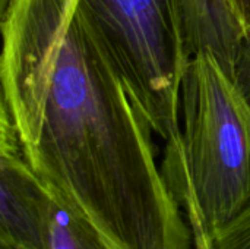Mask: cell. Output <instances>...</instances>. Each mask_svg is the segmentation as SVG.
<instances>
[{
    "label": "cell",
    "instance_id": "obj_10",
    "mask_svg": "<svg viewBox=\"0 0 250 249\" xmlns=\"http://www.w3.org/2000/svg\"><path fill=\"white\" fill-rule=\"evenodd\" d=\"M245 26H246V31L250 32V0H233Z\"/></svg>",
    "mask_w": 250,
    "mask_h": 249
},
{
    "label": "cell",
    "instance_id": "obj_13",
    "mask_svg": "<svg viewBox=\"0 0 250 249\" xmlns=\"http://www.w3.org/2000/svg\"><path fill=\"white\" fill-rule=\"evenodd\" d=\"M70 3H72V7L75 9V7H76V3H78V0H70Z\"/></svg>",
    "mask_w": 250,
    "mask_h": 249
},
{
    "label": "cell",
    "instance_id": "obj_11",
    "mask_svg": "<svg viewBox=\"0 0 250 249\" xmlns=\"http://www.w3.org/2000/svg\"><path fill=\"white\" fill-rule=\"evenodd\" d=\"M9 1H10V0H0V16L4 13V10H6V7H7Z\"/></svg>",
    "mask_w": 250,
    "mask_h": 249
},
{
    "label": "cell",
    "instance_id": "obj_2",
    "mask_svg": "<svg viewBox=\"0 0 250 249\" xmlns=\"http://www.w3.org/2000/svg\"><path fill=\"white\" fill-rule=\"evenodd\" d=\"M161 173L176 201H195L209 232L250 204V104L209 53L189 62L180 131L166 141Z\"/></svg>",
    "mask_w": 250,
    "mask_h": 249
},
{
    "label": "cell",
    "instance_id": "obj_9",
    "mask_svg": "<svg viewBox=\"0 0 250 249\" xmlns=\"http://www.w3.org/2000/svg\"><path fill=\"white\" fill-rule=\"evenodd\" d=\"M233 79L250 104V32H248L237 56Z\"/></svg>",
    "mask_w": 250,
    "mask_h": 249
},
{
    "label": "cell",
    "instance_id": "obj_6",
    "mask_svg": "<svg viewBox=\"0 0 250 249\" xmlns=\"http://www.w3.org/2000/svg\"><path fill=\"white\" fill-rule=\"evenodd\" d=\"M50 249L108 248L82 220L56 200L50 232Z\"/></svg>",
    "mask_w": 250,
    "mask_h": 249
},
{
    "label": "cell",
    "instance_id": "obj_12",
    "mask_svg": "<svg viewBox=\"0 0 250 249\" xmlns=\"http://www.w3.org/2000/svg\"><path fill=\"white\" fill-rule=\"evenodd\" d=\"M0 249H25V248L15 247V245H6V244H0Z\"/></svg>",
    "mask_w": 250,
    "mask_h": 249
},
{
    "label": "cell",
    "instance_id": "obj_1",
    "mask_svg": "<svg viewBox=\"0 0 250 249\" xmlns=\"http://www.w3.org/2000/svg\"><path fill=\"white\" fill-rule=\"evenodd\" d=\"M0 25V106L48 192L108 249H193L152 125L82 12L10 0Z\"/></svg>",
    "mask_w": 250,
    "mask_h": 249
},
{
    "label": "cell",
    "instance_id": "obj_5",
    "mask_svg": "<svg viewBox=\"0 0 250 249\" xmlns=\"http://www.w3.org/2000/svg\"><path fill=\"white\" fill-rule=\"evenodd\" d=\"M182 6L190 56L209 53L233 76L248 35L233 0H182Z\"/></svg>",
    "mask_w": 250,
    "mask_h": 249
},
{
    "label": "cell",
    "instance_id": "obj_4",
    "mask_svg": "<svg viewBox=\"0 0 250 249\" xmlns=\"http://www.w3.org/2000/svg\"><path fill=\"white\" fill-rule=\"evenodd\" d=\"M0 244L50 249L54 197L26 163L7 112L0 106Z\"/></svg>",
    "mask_w": 250,
    "mask_h": 249
},
{
    "label": "cell",
    "instance_id": "obj_3",
    "mask_svg": "<svg viewBox=\"0 0 250 249\" xmlns=\"http://www.w3.org/2000/svg\"><path fill=\"white\" fill-rule=\"evenodd\" d=\"M154 132L164 141L180 131L182 84L192 59L182 0H78Z\"/></svg>",
    "mask_w": 250,
    "mask_h": 249
},
{
    "label": "cell",
    "instance_id": "obj_8",
    "mask_svg": "<svg viewBox=\"0 0 250 249\" xmlns=\"http://www.w3.org/2000/svg\"><path fill=\"white\" fill-rule=\"evenodd\" d=\"M177 203L185 210L186 220L190 226L192 238H193V249H212L209 229L204 223L202 216H201L195 201L189 197H182L177 200Z\"/></svg>",
    "mask_w": 250,
    "mask_h": 249
},
{
    "label": "cell",
    "instance_id": "obj_7",
    "mask_svg": "<svg viewBox=\"0 0 250 249\" xmlns=\"http://www.w3.org/2000/svg\"><path fill=\"white\" fill-rule=\"evenodd\" d=\"M211 233L212 249H250V204Z\"/></svg>",
    "mask_w": 250,
    "mask_h": 249
}]
</instances>
